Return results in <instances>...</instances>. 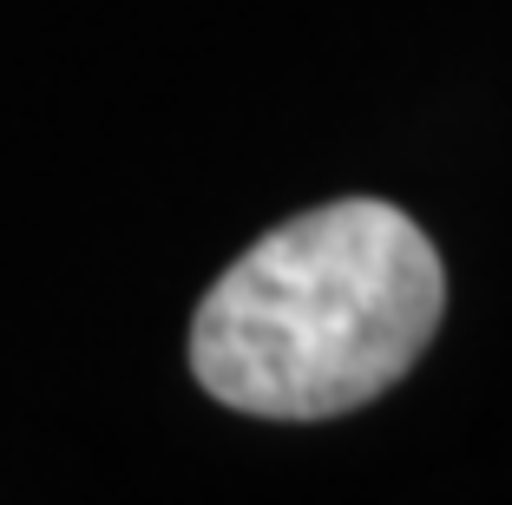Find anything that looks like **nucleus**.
<instances>
[{"label": "nucleus", "mask_w": 512, "mask_h": 505, "mask_svg": "<svg viewBox=\"0 0 512 505\" xmlns=\"http://www.w3.org/2000/svg\"><path fill=\"white\" fill-rule=\"evenodd\" d=\"M447 315L440 250L407 210L335 197L276 223L191 315V374L256 420H335L388 394Z\"/></svg>", "instance_id": "1"}]
</instances>
